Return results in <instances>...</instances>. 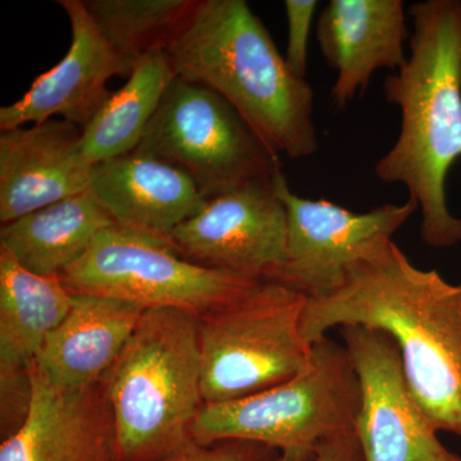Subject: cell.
I'll use <instances>...</instances> for the list:
<instances>
[{"instance_id": "8992f818", "label": "cell", "mask_w": 461, "mask_h": 461, "mask_svg": "<svg viewBox=\"0 0 461 461\" xmlns=\"http://www.w3.org/2000/svg\"><path fill=\"white\" fill-rule=\"evenodd\" d=\"M306 297L273 281L199 317L204 403L235 402L304 371L312 345L302 333Z\"/></svg>"}, {"instance_id": "2e32d148", "label": "cell", "mask_w": 461, "mask_h": 461, "mask_svg": "<svg viewBox=\"0 0 461 461\" xmlns=\"http://www.w3.org/2000/svg\"><path fill=\"white\" fill-rule=\"evenodd\" d=\"M74 294L59 276L27 271L0 248V391L2 412L21 415L32 397L30 366L62 323Z\"/></svg>"}, {"instance_id": "ac0fdd59", "label": "cell", "mask_w": 461, "mask_h": 461, "mask_svg": "<svg viewBox=\"0 0 461 461\" xmlns=\"http://www.w3.org/2000/svg\"><path fill=\"white\" fill-rule=\"evenodd\" d=\"M145 311L123 300L74 294L68 314L33 362L59 387L99 384L122 353Z\"/></svg>"}, {"instance_id": "7402d4cb", "label": "cell", "mask_w": 461, "mask_h": 461, "mask_svg": "<svg viewBox=\"0 0 461 461\" xmlns=\"http://www.w3.org/2000/svg\"><path fill=\"white\" fill-rule=\"evenodd\" d=\"M280 451L258 442L223 439L202 445L191 441L175 454L158 461H277Z\"/></svg>"}, {"instance_id": "5bb4252c", "label": "cell", "mask_w": 461, "mask_h": 461, "mask_svg": "<svg viewBox=\"0 0 461 461\" xmlns=\"http://www.w3.org/2000/svg\"><path fill=\"white\" fill-rule=\"evenodd\" d=\"M81 140L83 129L58 118L2 132V224L89 190L93 166Z\"/></svg>"}, {"instance_id": "ffe728a7", "label": "cell", "mask_w": 461, "mask_h": 461, "mask_svg": "<svg viewBox=\"0 0 461 461\" xmlns=\"http://www.w3.org/2000/svg\"><path fill=\"white\" fill-rule=\"evenodd\" d=\"M178 74L165 50L141 58L120 90L83 130V151L91 166L132 153Z\"/></svg>"}, {"instance_id": "277c9868", "label": "cell", "mask_w": 461, "mask_h": 461, "mask_svg": "<svg viewBox=\"0 0 461 461\" xmlns=\"http://www.w3.org/2000/svg\"><path fill=\"white\" fill-rule=\"evenodd\" d=\"M114 426L115 461H158L193 441L202 409L199 317L147 309L100 381Z\"/></svg>"}, {"instance_id": "d6986e66", "label": "cell", "mask_w": 461, "mask_h": 461, "mask_svg": "<svg viewBox=\"0 0 461 461\" xmlns=\"http://www.w3.org/2000/svg\"><path fill=\"white\" fill-rule=\"evenodd\" d=\"M115 226L90 190L2 224L0 248L39 276H60L94 239Z\"/></svg>"}, {"instance_id": "5b68a950", "label": "cell", "mask_w": 461, "mask_h": 461, "mask_svg": "<svg viewBox=\"0 0 461 461\" xmlns=\"http://www.w3.org/2000/svg\"><path fill=\"white\" fill-rule=\"evenodd\" d=\"M362 391L345 346L329 338L312 345L304 371L262 393L203 403L191 437L202 445L244 439L286 451L355 430Z\"/></svg>"}, {"instance_id": "603a6c76", "label": "cell", "mask_w": 461, "mask_h": 461, "mask_svg": "<svg viewBox=\"0 0 461 461\" xmlns=\"http://www.w3.org/2000/svg\"><path fill=\"white\" fill-rule=\"evenodd\" d=\"M286 11L288 38L286 54L287 66L297 77H306L308 69V44L313 25L317 0H286L284 3Z\"/></svg>"}, {"instance_id": "ba28073f", "label": "cell", "mask_w": 461, "mask_h": 461, "mask_svg": "<svg viewBox=\"0 0 461 461\" xmlns=\"http://www.w3.org/2000/svg\"><path fill=\"white\" fill-rule=\"evenodd\" d=\"M75 295L112 297L145 309L176 308L202 317L259 280L184 259L166 240L108 227L59 276Z\"/></svg>"}, {"instance_id": "e0dca14e", "label": "cell", "mask_w": 461, "mask_h": 461, "mask_svg": "<svg viewBox=\"0 0 461 461\" xmlns=\"http://www.w3.org/2000/svg\"><path fill=\"white\" fill-rule=\"evenodd\" d=\"M89 190L115 226L166 241L206 204L186 173L136 151L94 165Z\"/></svg>"}, {"instance_id": "cb8c5ba5", "label": "cell", "mask_w": 461, "mask_h": 461, "mask_svg": "<svg viewBox=\"0 0 461 461\" xmlns=\"http://www.w3.org/2000/svg\"><path fill=\"white\" fill-rule=\"evenodd\" d=\"M277 461H366L355 430L335 433L306 447L282 451Z\"/></svg>"}, {"instance_id": "52a82bcc", "label": "cell", "mask_w": 461, "mask_h": 461, "mask_svg": "<svg viewBox=\"0 0 461 461\" xmlns=\"http://www.w3.org/2000/svg\"><path fill=\"white\" fill-rule=\"evenodd\" d=\"M133 151L181 169L206 200L281 169L280 156L226 99L181 76Z\"/></svg>"}, {"instance_id": "30bf717a", "label": "cell", "mask_w": 461, "mask_h": 461, "mask_svg": "<svg viewBox=\"0 0 461 461\" xmlns=\"http://www.w3.org/2000/svg\"><path fill=\"white\" fill-rule=\"evenodd\" d=\"M359 378L362 402L355 433L366 461H461L439 441L412 395L395 339L384 330L342 327Z\"/></svg>"}, {"instance_id": "7a4b0ae2", "label": "cell", "mask_w": 461, "mask_h": 461, "mask_svg": "<svg viewBox=\"0 0 461 461\" xmlns=\"http://www.w3.org/2000/svg\"><path fill=\"white\" fill-rule=\"evenodd\" d=\"M412 32L405 65L387 76L384 99L399 107L395 144L375 173L406 187L421 213L427 245L461 242V218L447 205L446 181L461 159V0H424L408 9Z\"/></svg>"}, {"instance_id": "44dd1931", "label": "cell", "mask_w": 461, "mask_h": 461, "mask_svg": "<svg viewBox=\"0 0 461 461\" xmlns=\"http://www.w3.org/2000/svg\"><path fill=\"white\" fill-rule=\"evenodd\" d=\"M84 5L105 41L133 69L147 54L169 50L199 0H84Z\"/></svg>"}, {"instance_id": "6da1fadb", "label": "cell", "mask_w": 461, "mask_h": 461, "mask_svg": "<svg viewBox=\"0 0 461 461\" xmlns=\"http://www.w3.org/2000/svg\"><path fill=\"white\" fill-rule=\"evenodd\" d=\"M363 326L395 339L406 381L437 430L461 437V284L418 268L391 241L348 268L341 286L306 299L308 344L335 327Z\"/></svg>"}, {"instance_id": "7c38bea8", "label": "cell", "mask_w": 461, "mask_h": 461, "mask_svg": "<svg viewBox=\"0 0 461 461\" xmlns=\"http://www.w3.org/2000/svg\"><path fill=\"white\" fill-rule=\"evenodd\" d=\"M71 23L72 41L66 56L33 80L23 98L0 108V131L60 117L85 129L112 95L114 76L132 69L115 53L95 25L84 0H58Z\"/></svg>"}, {"instance_id": "9a60e30c", "label": "cell", "mask_w": 461, "mask_h": 461, "mask_svg": "<svg viewBox=\"0 0 461 461\" xmlns=\"http://www.w3.org/2000/svg\"><path fill=\"white\" fill-rule=\"evenodd\" d=\"M402 0H330L318 14L315 36L321 56L336 72L330 100L345 109L363 94L378 69L405 65L411 39Z\"/></svg>"}, {"instance_id": "4fadbf2b", "label": "cell", "mask_w": 461, "mask_h": 461, "mask_svg": "<svg viewBox=\"0 0 461 461\" xmlns=\"http://www.w3.org/2000/svg\"><path fill=\"white\" fill-rule=\"evenodd\" d=\"M25 420L3 438L0 461H115L114 426L102 384L63 388L35 362Z\"/></svg>"}, {"instance_id": "9c48e42d", "label": "cell", "mask_w": 461, "mask_h": 461, "mask_svg": "<svg viewBox=\"0 0 461 461\" xmlns=\"http://www.w3.org/2000/svg\"><path fill=\"white\" fill-rule=\"evenodd\" d=\"M273 186L286 208L287 260L269 281L306 299L338 290L350 267L384 250L420 211L411 199L355 213L326 199L300 198L291 191L282 168L273 176Z\"/></svg>"}, {"instance_id": "8fae6325", "label": "cell", "mask_w": 461, "mask_h": 461, "mask_svg": "<svg viewBox=\"0 0 461 461\" xmlns=\"http://www.w3.org/2000/svg\"><path fill=\"white\" fill-rule=\"evenodd\" d=\"M273 176L206 200L200 213L172 233V247L206 268L272 280L287 260L286 208Z\"/></svg>"}, {"instance_id": "3957f363", "label": "cell", "mask_w": 461, "mask_h": 461, "mask_svg": "<svg viewBox=\"0 0 461 461\" xmlns=\"http://www.w3.org/2000/svg\"><path fill=\"white\" fill-rule=\"evenodd\" d=\"M167 53L178 76L220 94L278 156L317 153L313 87L291 71L245 0H199Z\"/></svg>"}]
</instances>
